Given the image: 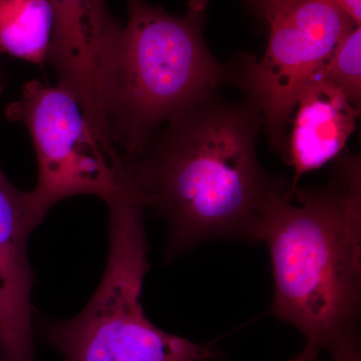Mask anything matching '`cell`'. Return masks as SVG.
<instances>
[{"label":"cell","mask_w":361,"mask_h":361,"mask_svg":"<svg viewBox=\"0 0 361 361\" xmlns=\"http://www.w3.org/2000/svg\"><path fill=\"white\" fill-rule=\"evenodd\" d=\"M110 252L103 279L77 316L42 325L45 343L66 361H213L211 346L158 329L145 314L142 283L149 271L144 209L132 200L109 206Z\"/></svg>","instance_id":"obj_4"},{"label":"cell","mask_w":361,"mask_h":361,"mask_svg":"<svg viewBox=\"0 0 361 361\" xmlns=\"http://www.w3.org/2000/svg\"><path fill=\"white\" fill-rule=\"evenodd\" d=\"M320 350L315 346L306 344L305 348L293 361H316Z\"/></svg>","instance_id":"obj_14"},{"label":"cell","mask_w":361,"mask_h":361,"mask_svg":"<svg viewBox=\"0 0 361 361\" xmlns=\"http://www.w3.org/2000/svg\"><path fill=\"white\" fill-rule=\"evenodd\" d=\"M52 28L49 0H0V54L42 65Z\"/></svg>","instance_id":"obj_9"},{"label":"cell","mask_w":361,"mask_h":361,"mask_svg":"<svg viewBox=\"0 0 361 361\" xmlns=\"http://www.w3.org/2000/svg\"><path fill=\"white\" fill-rule=\"evenodd\" d=\"M293 129L283 149L295 182L336 159L355 129L360 108L323 78L310 80L297 97Z\"/></svg>","instance_id":"obj_8"},{"label":"cell","mask_w":361,"mask_h":361,"mask_svg":"<svg viewBox=\"0 0 361 361\" xmlns=\"http://www.w3.org/2000/svg\"><path fill=\"white\" fill-rule=\"evenodd\" d=\"M262 7L269 25L267 49L261 61L247 66L242 82L272 145L283 151L297 97L355 23L330 0H262Z\"/></svg>","instance_id":"obj_6"},{"label":"cell","mask_w":361,"mask_h":361,"mask_svg":"<svg viewBox=\"0 0 361 361\" xmlns=\"http://www.w3.org/2000/svg\"><path fill=\"white\" fill-rule=\"evenodd\" d=\"M54 28L47 59L63 87L77 99L102 148H113L104 109V80L123 27L106 0H49Z\"/></svg>","instance_id":"obj_7"},{"label":"cell","mask_w":361,"mask_h":361,"mask_svg":"<svg viewBox=\"0 0 361 361\" xmlns=\"http://www.w3.org/2000/svg\"><path fill=\"white\" fill-rule=\"evenodd\" d=\"M127 4L104 80L111 141L125 168L160 128L212 97L223 73L202 37L204 0H193L184 16L145 0Z\"/></svg>","instance_id":"obj_3"},{"label":"cell","mask_w":361,"mask_h":361,"mask_svg":"<svg viewBox=\"0 0 361 361\" xmlns=\"http://www.w3.org/2000/svg\"><path fill=\"white\" fill-rule=\"evenodd\" d=\"M0 66V99L6 89ZM44 222L33 209L30 192L20 191L0 167V258L20 269L32 270L27 255L30 235Z\"/></svg>","instance_id":"obj_10"},{"label":"cell","mask_w":361,"mask_h":361,"mask_svg":"<svg viewBox=\"0 0 361 361\" xmlns=\"http://www.w3.org/2000/svg\"><path fill=\"white\" fill-rule=\"evenodd\" d=\"M256 241L274 280L271 314L329 353L358 341L361 306L360 161L346 156L314 191L278 184L263 204Z\"/></svg>","instance_id":"obj_2"},{"label":"cell","mask_w":361,"mask_h":361,"mask_svg":"<svg viewBox=\"0 0 361 361\" xmlns=\"http://www.w3.org/2000/svg\"><path fill=\"white\" fill-rule=\"evenodd\" d=\"M336 4L355 25H360L361 0H330Z\"/></svg>","instance_id":"obj_13"},{"label":"cell","mask_w":361,"mask_h":361,"mask_svg":"<svg viewBox=\"0 0 361 361\" xmlns=\"http://www.w3.org/2000/svg\"><path fill=\"white\" fill-rule=\"evenodd\" d=\"M317 75L341 90L353 104L360 108V25H353L344 32Z\"/></svg>","instance_id":"obj_11"},{"label":"cell","mask_w":361,"mask_h":361,"mask_svg":"<svg viewBox=\"0 0 361 361\" xmlns=\"http://www.w3.org/2000/svg\"><path fill=\"white\" fill-rule=\"evenodd\" d=\"M21 90L20 99L6 106V116L25 126L32 137L39 178L30 193L40 219L73 196L94 195L108 204L130 190L68 90L39 80L26 82Z\"/></svg>","instance_id":"obj_5"},{"label":"cell","mask_w":361,"mask_h":361,"mask_svg":"<svg viewBox=\"0 0 361 361\" xmlns=\"http://www.w3.org/2000/svg\"><path fill=\"white\" fill-rule=\"evenodd\" d=\"M257 109L213 101L166 123L126 169L144 209L167 222L166 259L212 239L256 241L273 182L256 156Z\"/></svg>","instance_id":"obj_1"},{"label":"cell","mask_w":361,"mask_h":361,"mask_svg":"<svg viewBox=\"0 0 361 361\" xmlns=\"http://www.w3.org/2000/svg\"><path fill=\"white\" fill-rule=\"evenodd\" d=\"M334 361H361L360 348L358 341L349 342L345 345L331 351Z\"/></svg>","instance_id":"obj_12"}]
</instances>
